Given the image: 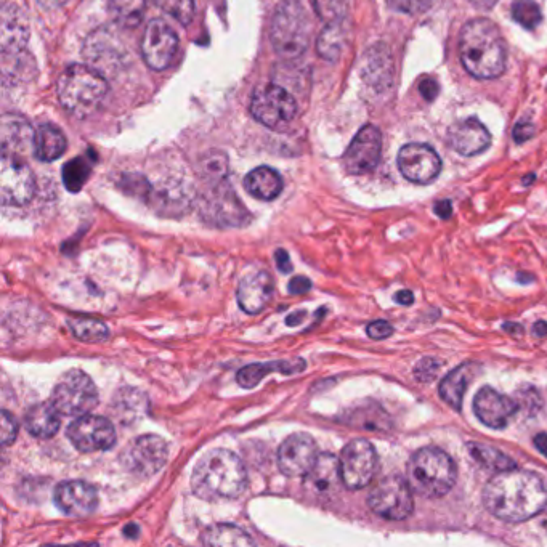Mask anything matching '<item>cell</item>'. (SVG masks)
<instances>
[{
    "label": "cell",
    "instance_id": "836d02e7",
    "mask_svg": "<svg viewBox=\"0 0 547 547\" xmlns=\"http://www.w3.org/2000/svg\"><path fill=\"white\" fill-rule=\"evenodd\" d=\"M36 63L33 58L26 55L25 50L10 55H2V76L5 82L29 81L36 74Z\"/></svg>",
    "mask_w": 547,
    "mask_h": 547
},
{
    "label": "cell",
    "instance_id": "f546056e",
    "mask_svg": "<svg viewBox=\"0 0 547 547\" xmlns=\"http://www.w3.org/2000/svg\"><path fill=\"white\" fill-rule=\"evenodd\" d=\"M363 77L376 89L390 86V81L394 77V60L390 58L389 52L384 50L382 45H377L368 53L363 66Z\"/></svg>",
    "mask_w": 547,
    "mask_h": 547
},
{
    "label": "cell",
    "instance_id": "484cf974",
    "mask_svg": "<svg viewBox=\"0 0 547 547\" xmlns=\"http://www.w3.org/2000/svg\"><path fill=\"white\" fill-rule=\"evenodd\" d=\"M305 361L302 358L294 360L268 361V363H254V365L244 366L236 374V381L243 389H254L267 374H296L304 371Z\"/></svg>",
    "mask_w": 547,
    "mask_h": 547
},
{
    "label": "cell",
    "instance_id": "5bb4252c",
    "mask_svg": "<svg viewBox=\"0 0 547 547\" xmlns=\"http://www.w3.org/2000/svg\"><path fill=\"white\" fill-rule=\"evenodd\" d=\"M66 435L81 453L110 450L116 443V430L111 421L90 414L71 422Z\"/></svg>",
    "mask_w": 547,
    "mask_h": 547
},
{
    "label": "cell",
    "instance_id": "30bf717a",
    "mask_svg": "<svg viewBox=\"0 0 547 547\" xmlns=\"http://www.w3.org/2000/svg\"><path fill=\"white\" fill-rule=\"evenodd\" d=\"M251 113L256 121L270 129H278L292 121L297 113L296 98L276 84H267L254 92Z\"/></svg>",
    "mask_w": 547,
    "mask_h": 547
},
{
    "label": "cell",
    "instance_id": "4316f807",
    "mask_svg": "<svg viewBox=\"0 0 547 547\" xmlns=\"http://www.w3.org/2000/svg\"><path fill=\"white\" fill-rule=\"evenodd\" d=\"M480 373V365L477 363H464L459 368L453 369L440 384V397L446 405L453 410H461L462 400L466 394L467 387L471 385L472 379Z\"/></svg>",
    "mask_w": 547,
    "mask_h": 547
},
{
    "label": "cell",
    "instance_id": "9c48e42d",
    "mask_svg": "<svg viewBox=\"0 0 547 547\" xmlns=\"http://www.w3.org/2000/svg\"><path fill=\"white\" fill-rule=\"evenodd\" d=\"M199 211L206 222L217 227H241L249 220L246 207L225 180L214 183V187L204 193Z\"/></svg>",
    "mask_w": 547,
    "mask_h": 547
},
{
    "label": "cell",
    "instance_id": "ba28073f",
    "mask_svg": "<svg viewBox=\"0 0 547 547\" xmlns=\"http://www.w3.org/2000/svg\"><path fill=\"white\" fill-rule=\"evenodd\" d=\"M413 495L414 491L408 480L392 475L381 480L371 491L368 498L369 509L385 520H405L414 509Z\"/></svg>",
    "mask_w": 547,
    "mask_h": 547
},
{
    "label": "cell",
    "instance_id": "6f0895ef",
    "mask_svg": "<svg viewBox=\"0 0 547 547\" xmlns=\"http://www.w3.org/2000/svg\"><path fill=\"white\" fill-rule=\"evenodd\" d=\"M477 9L490 10L498 4L499 0H469Z\"/></svg>",
    "mask_w": 547,
    "mask_h": 547
},
{
    "label": "cell",
    "instance_id": "db71d44e",
    "mask_svg": "<svg viewBox=\"0 0 547 547\" xmlns=\"http://www.w3.org/2000/svg\"><path fill=\"white\" fill-rule=\"evenodd\" d=\"M435 214L440 217V219H450L451 214H453V207H451L450 201L448 199H443V201H438L435 204Z\"/></svg>",
    "mask_w": 547,
    "mask_h": 547
},
{
    "label": "cell",
    "instance_id": "1f68e13d",
    "mask_svg": "<svg viewBox=\"0 0 547 547\" xmlns=\"http://www.w3.org/2000/svg\"><path fill=\"white\" fill-rule=\"evenodd\" d=\"M308 483L317 493H328L337 487V483L342 482L341 469L339 461L333 454H321L318 461L313 466L310 474L307 475Z\"/></svg>",
    "mask_w": 547,
    "mask_h": 547
},
{
    "label": "cell",
    "instance_id": "f1b7e54d",
    "mask_svg": "<svg viewBox=\"0 0 547 547\" xmlns=\"http://www.w3.org/2000/svg\"><path fill=\"white\" fill-rule=\"evenodd\" d=\"M244 188L249 195L260 201H273L283 191V179L272 167H257L244 179Z\"/></svg>",
    "mask_w": 547,
    "mask_h": 547
},
{
    "label": "cell",
    "instance_id": "c3c4849f",
    "mask_svg": "<svg viewBox=\"0 0 547 547\" xmlns=\"http://www.w3.org/2000/svg\"><path fill=\"white\" fill-rule=\"evenodd\" d=\"M366 333H368V336L371 337V339H374V341H382V339H387V337L394 334V328H392V325L387 323V321L377 320L373 321V323H369L368 328H366Z\"/></svg>",
    "mask_w": 547,
    "mask_h": 547
},
{
    "label": "cell",
    "instance_id": "f35d334b",
    "mask_svg": "<svg viewBox=\"0 0 547 547\" xmlns=\"http://www.w3.org/2000/svg\"><path fill=\"white\" fill-rule=\"evenodd\" d=\"M344 45V29L339 23H331L318 37V53L325 60L336 61Z\"/></svg>",
    "mask_w": 547,
    "mask_h": 547
},
{
    "label": "cell",
    "instance_id": "6125c7cd",
    "mask_svg": "<svg viewBox=\"0 0 547 547\" xmlns=\"http://www.w3.org/2000/svg\"><path fill=\"white\" fill-rule=\"evenodd\" d=\"M503 328L506 329L507 333H517V334L523 333L522 326L515 325V323H507V325H504Z\"/></svg>",
    "mask_w": 547,
    "mask_h": 547
},
{
    "label": "cell",
    "instance_id": "cb8c5ba5",
    "mask_svg": "<svg viewBox=\"0 0 547 547\" xmlns=\"http://www.w3.org/2000/svg\"><path fill=\"white\" fill-rule=\"evenodd\" d=\"M273 291H275V283H273L270 273H251L241 280L238 292H236V299L244 312L249 315H257L272 300Z\"/></svg>",
    "mask_w": 547,
    "mask_h": 547
},
{
    "label": "cell",
    "instance_id": "4dcf8cb0",
    "mask_svg": "<svg viewBox=\"0 0 547 547\" xmlns=\"http://www.w3.org/2000/svg\"><path fill=\"white\" fill-rule=\"evenodd\" d=\"M66 150V138L61 134L58 127L52 124H44L36 130V140H34V154L37 159L44 163H52L61 158V154Z\"/></svg>",
    "mask_w": 547,
    "mask_h": 547
},
{
    "label": "cell",
    "instance_id": "8992f818",
    "mask_svg": "<svg viewBox=\"0 0 547 547\" xmlns=\"http://www.w3.org/2000/svg\"><path fill=\"white\" fill-rule=\"evenodd\" d=\"M310 23L299 0H284L278 5L270 26L273 49L284 60H296L307 50Z\"/></svg>",
    "mask_w": 547,
    "mask_h": 547
},
{
    "label": "cell",
    "instance_id": "ac0fdd59",
    "mask_svg": "<svg viewBox=\"0 0 547 547\" xmlns=\"http://www.w3.org/2000/svg\"><path fill=\"white\" fill-rule=\"evenodd\" d=\"M381 151V130L374 126L363 127L345 151V171L352 175H365L373 172L381 159Z\"/></svg>",
    "mask_w": 547,
    "mask_h": 547
},
{
    "label": "cell",
    "instance_id": "681fc988",
    "mask_svg": "<svg viewBox=\"0 0 547 547\" xmlns=\"http://www.w3.org/2000/svg\"><path fill=\"white\" fill-rule=\"evenodd\" d=\"M419 92H421L422 97L426 98L427 102H434L440 94V84L435 81L434 77H424L419 82Z\"/></svg>",
    "mask_w": 547,
    "mask_h": 547
},
{
    "label": "cell",
    "instance_id": "ee69618b",
    "mask_svg": "<svg viewBox=\"0 0 547 547\" xmlns=\"http://www.w3.org/2000/svg\"><path fill=\"white\" fill-rule=\"evenodd\" d=\"M515 402H517L519 410H525L528 414H536L541 410V397H539L538 390L533 387H523L522 390H519Z\"/></svg>",
    "mask_w": 547,
    "mask_h": 547
},
{
    "label": "cell",
    "instance_id": "f5cc1de1",
    "mask_svg": "<svg viewBox=\"0 0 547 547\" xmlns=\"http://www.w3.org/2000/svg\"><path fill=\"white\" fill-rule=\"evenodd\" d=\"M276 267L281 273H289L292 270L291 259H289L288 252L284 249H278L275 254Z\"/></svg>",
    "mask_w": 547,
    "mask_h": 547
},
{
    "label": "cell",
    "instance_id": "74e56055",
    "mask_svg": "<svg viewBox=\"0 0 547 547\" xmlns=\"http://www.w3.org/2000/svg\"><path fill=\"white\" fill-rule=\"evenodd\" d=\"M347 422L352 426L371 430H387L390 427L389 416L377 405L363 406L350 413Z\"/></svg>",
    "mask_w": 547,
    "mask_h": 547
},
{
    "label": "cell",
    "instance_id": "277c9868",
    "mask_svg": "<svg viewBox=\"0 0 547 547\" xmlns=\"http://www.w3.org/2000/svg\"><path fill=\"white\" fill-rule=\"evenodd\" d=\"M108 82L102 73L90 66L73 65L58 79V98L66 113L86 119L102 105Z\"/></svg>",
    "mask_w": 547,
    "mask_h": 547
},
{
    "label": "cell",
    "instance_id": "2e32d148",
    "mask_svg": "<svg viewBox=\"0 0 547 547\" xmlns=\"http://www.w3.org/2000/svg\"><path fill=\"white\" fill-rule=\"evenodd\" d=\"M398 169L406 180L419 185L434 182L442 172V159L426 143H410L398 153Z\"/></svg>",
    "mask_w": 547,
    "mask_h": 547
},
{
    "label": "cell",
    "instance_id": "f907efd6",
    "mask_svg": "<svg viewBox=\"0 0 547 547\" xmlns=\"http://www.w3.org/2000/svg\"><path fill=\"white\" fill-rule=\"evenodd\" d=\"M535 135V127L530 122H520L514 129V140L517 143L527 142Z\"/></svg>",
    "mask_w": 547,
    "mask_h": 547
},
{
    "label": "cell",
    "instance_id": "ffe728a7",
    "mask_svg": "<svg viewBox=\"0 0 547 547\" xmlns=\"http://www.w3.org/2000/svg\"><path fill=\"white\" fill-rule=\"evenodd\" d=\"M55 504L69 517H87L97 509L98 493L95 487L82 480L61 482L55 488Z\"/></svg>",
    "mask_w": 547,
    "mask_h": 547
},
{
    "label": "cell",
    "instance_id": "9f6ffc18",
    "mask_svg": "<svg viewBox=\"0 0 547 547\" xmlns=\"http://www.w3.org/2000/svg\"><path fill=\"white\" fill-rule=\"evenodd\" d=\"M37 2H39L44 9L55 10L68 4L69 0H37Z\"/></svg>",
    "mask_w": 547,
    "mask_h": 547
},
{
    "label": "cell",
    "instance_id": "7dc6e473",
    "mask_svg": "<svg viewBox=\"0 0 547 547\" xmlns=\"http://www.w3.org/2000/svg\"><path fill=\"white\" fill-rule=\"evenodd\" d=\"M18 435V422L9 411H2V445L9 446Z\"/></svg>",
    "mask_w": 547,
    "mask_h": 547
},
{
    "label": "cell",
    "instance_id": "6da1fadb",
    "mask_svg": "<svg viewBox=\"0 0 547 547\" xmlns=\"http://www.w3.org/2000/svg\"><path fill=\"white\" fill-rule=\"evenodd\" d=\"M483 504L504 522H525L547 507V483L535 472H498L483 490Z\"/></svg>",
    "mask_w": 547,
    "mask_h": 547
},
{
    "label": "cell",
    "instance_id": "b9f144b4",
    "mask_svg": "<svg viewBox=\"0 0 547 547\" xmlns=\"http://www.w3.org/2000/svg\"><path fill=\"white\" fill-rule=\"evenodd\" d=\"M154 4L183 26L190 25L195 15V0H154Z\"/></svg>",
    "mask_w": 547,
    "mask_h": 547
},
{
    "label": "cell",
    "instance_id": "44dd1931",
    "mask_svg": "<svg viewBox=\"0 0 547 547\" xmlns=\"http://www.w3.org/2000/svg\"><path fill=\"white\" fill-rule=\"evenodd\" d=\"M519 411L517 402L499 394L491 387H483L474 398V413L490 429H504L509 419Z\"/></svg>",
    "mask_w": 547,
    "mask_h": 547
},
{
    "label": "cell",
    "instance_id": "7c38bea8",
    "mask_svg": "<svg viewBox=\"0 0 547 547\" xmlns=\"http://www.w3.org/2000/svg\"><path fill=\"white\" fill-rule=\"evenodd\" d=\"M376 467V450L368 440L363 438L352 440L342 450L341 458H339L342 483L349 490H361L368 487L376 474Z\"/></svg>",
    "mask_w": 547,
    "mask_h": 547
},
{
    "label": "cell",
    "instance_id": "5b68a950",
    "mask_svg": "<svg viewBox=\"0 0 547 547\" xmlns=\"http://www.w3.org/2000/svg\"><path fill=\"white\" fill-rule=\"evenodd\" d=\"M408 482L414 493L422 498H442L456 482V466L445 451L426 446L410 459Z\"/></svg>",
    "mask_w": 547,
    "mask_h": 547
},
{
    "label": "cell",
    "instance_id": "83f0119b",
    "mask_svg": "<svg viewBox=\"0 0 547 547\" xmlns=\"http://www.w3.org/2000/svg\"><path fill=\"white\" fill-rule=\"evenodd\" d=\"M60 416V411L52 402L37 403L26 411V430L36 438H52L60 429Z\"/></svg>",
    "mask_w": 547,
    "mask_h": 547
},
{
    "label": "cell",
    "instance_id": "91938a15",
    "mask_svg": "<svg viewBox=\"0 0 547 547\" xmlns=\"http://www.w3.org/2000/svg\"><path fill=\"white\" fill-rule=\"evenodd\" d=\"M305 315H307L305 312L292 313V315H289L286 323H288V326L300 325V321L304 320Z\"/></svg>",
    "mask_w": 547,
    "mask_h": 547
},
{
    "label": "cell",
    "instance_id": "8fae6325",
    "mask_svg": "<svg viewBox=\"0 0 547 547\" xmlns=\"http://www.w3.org/2000/svg\"><path fill=\"white\" fill-rule=\"evenodd\" d=\"M36 195V179L28 164L18 156L2 154L0 163V199L5 207H21Z\"/></svg>",
    "mask_w": 547,
    "mask_h": 547
},
{
    "label": "cell",
    "instance_id": "9a60e30c",
    "mask_svg": "<svg viewBox=\"0 0 547 547\" xmlns=\"http://www.w3.org/2000/svg\"><path fill=\"white\" fill-rule=\"evenodd\" d=\"M140 49L146 65L154 71H163L177 55L179 37L166 21L153 20L146 26Z\"/></svg>",
    "mask_w": 547,
    "mask_h": 547
},
{
    "label": "cell",
    "instance_id": "603a6c76",
    "mask_svg": "<svg viewBox=\"0 0 547 547\" xmlns=\"http://www.w3.org/2000/svg\"><path fill=\"white\" fill-rule=\"evenodd\" d=\"M29 39L26 13L15 4L4 5L0 15V50L2 55L23 52Z\"/></svg>",
    "mask_w": 547,
    "mask_h": 547
},
{
    "label": "cell",
    "instance_id": "d4e9b609",
    "mask_svg": "<svg viewBox=\"0 0 547 547\" xmlns=\"http://www.w3.org/2000/svg\"><path fill=\"white\" fill-rule=\"evenodd\" d=\"M36 134L29 126L26 119L13 114H5L0 124V143H2V154L17 156L18 153L34 150Z\"/></svg>",
    "mask_w": 547,
    "mask_h": 547
},
{
    "label": "cell",
    "instance_id": "f6af8a7d",
    "mask_svg": "<svg viewBox=\"0 0 547 547\" xmlns=\"http://www.w3.org/2000/svg\"><path fill=\"white\" fill-rule=\"evenodd\" d=\"M434 0H389V5L397 12L406 13V15H421L430 9Z\"/></svg>",
    "mask_w": 547,
    "mask_h": 547
},
{
    "label": "cell",
    "instance_id": "94428289",
    "mask_svg": "<svg viewBox=\"0 0 547 547\" xmlns=\"http://www.w3.org/2000/svg\"><path fill=\"white\" fill-rule=\"evenodd\" d=\"M533 333L538 337L547 336V323L546 321H538L535 326H533Z\"/></svg>",
    "mask_w": 547,
    "mask_h": 547
},
{
    "label": "cell",
    "instance_id": "7402d4cb",
    "mask_svg": "<svg viewBox=\"0 0 547 547\" xmlns=\"http://www.w3.org/2000/svg\"><path fill=\"white\" fill-rule=\"evenodd\" d=\"M448 142L462 156H475L490 146L491 134L479 119L467 118L450 127Z\"/></svg>",
    "mask_w": 547,
    "mask_h": 547
},
{
    "label": "cell",
    "instance_id": "e0dca14e",
    "mask_svg": "<svg viewBox=\"0 0 547 547\" xmlns=\"http://www.w3.org/2000/svg\"><path fill=\"white\" fill-rule=\"evenodd\" d=\"M317 443L308 434L289 435L278 451V467L289 479L307 477L318 461Z\"/></svg>",
    "mask_w": 547,
    "mask_h": 547
},
{
    "label": "cell",
    "instance_id": "8d00e7d4",
    "mask_svg": "<svg viewBox=\"0 0 547 547\" xmlns=\"http://www.w3.org/2000/svg\"><path fill=\"white\" fill-rule=\"evenodd\" d=\"M68 326L79 341L87 342V344H98L110 337L108 326L95 318H71Z\"/></svg>",
    "mask_w": 547,
    "mask_h": 547
},
{
    "label": "cell",
    "instance_id": "3957f363",
    "mask_svg": "<svg viewBox=\"0 0 547 547\" xmlns=\"http://www.w3.org/2000/svg\"><path fill=\"white\" fill-rule=\"evenodd\" d=\"M246 485L248 474L243 461L238 454L223 448L204 454L191 475V490L206 501L238 498Z\"/></svg>",
    "mask_w": 547,
    "mask_h": 547
},
{
    "label": "cell",
    "instance_id": "11a10c76",
    "mask_svg": "<svg viewBox=\"0 0 547 547\" xmlns=\"http://www.w3.org/2000/svg\"><path fill=\"white\" fill-rule=\"evenodd\" d=\"M395 300H397L398 304L411 305L414 302L413 292L403 289V291L398 292L397 296H395Z\"/></svg>",
    "mask_w": 547,
    "mask_h": 547
},
{
    "label": "cell",
    "instance_id": "d590c367",
    "mask_svg": "<svg viewBox=\"0 0 547 547\" xmlns=\"http://www.w3.org/2000/svg\"><path fill=\"white\" fill-rule=\"evenodd\" d=\"M108 7L119 26L137 28L145 15L146 0H108Z\"/></svg>",
    "mask_w": 547,
    "mask_h": 547
},
{
    "label": "cell",
    "instance_id": "7bdbcfd3",
    "mask_svg": "<svg viewBox=\"0 0 547 547\" xmlns=\"http://www.w3.org/2000/svg\"><path fill=\"white\" fill-rule=\"evenodd\" d=\"M201 171L206 179L212 180V183L223 182L228 172V161L225 154H207L201 164Z\"/></svg>",
    "mask_w": 547,
    "mask_h": 547
},
{
    "label": "cell",
    "instance_id": "e575fe53",
    "mask_svg": "<svg viewBox=\"0 0 547 547\" xmlns=\"http://www.w3.org/2000/svg\"><path fill=\"white\" fill-rule=\"evenodd\" d=\"M467 450L471 453L472 458L488 471L498 474V472L515 469V462L506 454L493 448V446L482 445V443H469Z\"/></svg>",
    "mask_w": 547,
    "mask_h": 547
},
{
    "label": "cell",
    "instance_id": "680465c9",
    "mask_svg": "<svg viewBox=\"0 0 547 547\" xmlns=\"http://www.w3.org/2000/svg\"><path fill=\"white\" fill-rule=\"evenodd\" d=\"M535 445L536 448H538L541 453L544 454L547 458V435L546 434H539L535 437Z\"/></svg>",
    "mask_w": 547,
    "mask_h": 547
},
{
    "label": "cell",
    "instance_id": "60d3db41",
    "mask_svg": "<svg viewBox=\"0 0 547 547\" xmlns=\"http://www.w3.org/2000/svg\"><path fill=\"white\" fill-rule=\"evenodd\" d=\"M512 17L525 29H535L543 21V13L535 0H515L512 4Z\"/></svg>",
    "mask_w": 547,
    "mask_h": 547
},
{
    "label": "cell",
    "instance_id": "d6986e66",
    "mask_svg": "<svg viewBox=\"0 0 547 547\" xmlns=\"http://www.w3.org/2000/svg\"><path fill=\"white\" fill-rule=\"evenodd\" d=\"M84 57L90 68L97 69L98 73L105 76L116 73V69L124 65L126 50L118 36H114L108 29H98L87 39Z\"/></svg>",
    "mask_w": 547,
    "mask_h": 547
},
{
    "label": "cell",
    "instance_id": "4fadbf2b",
    "mask_svg": "<svg viewBox=\"0 0 547 547\" xmlns=\"http://www.w3.org/2000/svg\"><path fill=\"white\" fill-rule=\"evenodd\" d=\"M169 446L158 435H142L122 454V464L138 477H151L166 466Z\"/></svg>",
    "mask_w": 547,
    "mask_h": 547
},
{
    "label": "cell",
    "instance_id": "52a82bcc",
    "mask_svg": "<svg viewBox=\"0 0 547 547\" xmlns=\"http://www.w3.org/2000/svg\"><path fill=\"white\" fill-rule=\"evenodd\" d=\"M52 403L57 406L61 416L81 418L97 408L98 390L84 371L69 369L55 385Z\"/></svg>",
    "mask_w": 547,
    "mask_h": 547
},
{
    "label": "cell",
    "instance_id": "be15d7a7",
    "mask_svg": "<svg viewBox=\"0 0 547 547\" xmlns=\"http://www.w3.org/2000/svg\"><path fill=\"white\" fill-rule=\"evenodd\" d=\"M138 531H140V528H138L137 525H129V527L124 530V533H126V536H130V538H137Z\"/></svg>",
    "mask_w": 547,
    "mask_h": 547
},
{
    "label": "cell",
    "instance_id": "7a4b0ae2",
    "mask_svg": "<svg viewBox=\"0 0 547 547\" xmlns=\"http://www.w3.org/2000/svg\"><path fill=\"white\" fill-rule=\"evenodd\" d=\"M459 57L467 73L477 79L503 76L507 65V47L498 25L488 18H475L462 28Z\"/></svg>",
    "mask_w": 547,
    "mask_h": 547
},
{
    "label": "cell",
    "instance_id": "ab89813d",
    "mask_svg": "<svg viewBox=\"0 0 547 547\" xmlns=\"http://www.w3.org/2000/svg\"><path fill=\"white\" fill-rule=\"evenodd\" d=\"M90 175V164L84 158H76L69 161L63 169V182L71 193L81 191L86 185Z\"/></svg>",
    "mask_w": 547,
    "mask_h": 547
},
{
    "label": "cell",
    "instance_id": "bcb514c9",
    "mask_svg": "<svg viewBox=\"0 0 547 547\" xmlns=\"http://www.w3.org/2000/svg\"><path fill=\"white\" fill-rule=\"evenodd\" d=\"M440 368H442L440 361L435 360V358H424L414 368V377L419 382H432L437 377Z\"/></svg>",
    "mask_w": 547,
    "mask_h": 547
},
{
    "label": "cell",
    "instance_id": "816d5d0a",
    "mask_svg": "<svg viewBox=\"0 0 547 547\" xmlns=\"http://www.w3.org/2000/svg\"><path fill=\"white\" fill-rule=\"evenodd\" d=\"M288 289L291 294H307L312 289V281L305 276H296L289 281Z\"/></svg>",
    "mask_w": 547,
    "mask_h": 547
},
{
    "label": "cell",
    "instance_id": "d6a6232c",
    "mask_svg": "<svg viewBox=\"0 0 547 547\" xmlns=\"http://www.w3.org/2000/svg\"><path fill=\"white\" fill-rule=\"evenodd\" d=\"M201 541L207 546H252L254 541L246 531L230 523H220L207 528L201 536Z\"/></svg>",
    "mask_w": 547,
    "mask_h": 547
}]
</instances>
